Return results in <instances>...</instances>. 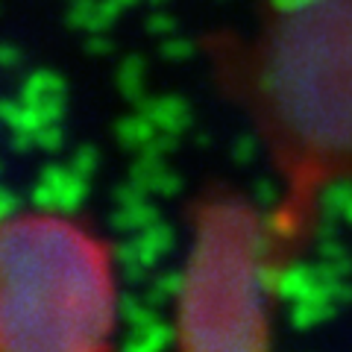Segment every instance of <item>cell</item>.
Listing matches in <instances>:
<instances>
[{
  "mask_svg": "<svg viewBox=\"0 0 352 352\" xmlns=\"http://www.w3.org/2000/svg\"><path fill=\"white\" fill-rule=\"evenodd\" d=\"M250 71H229L300 200L332 173H352V0L276 12Z\"/></svg>",
  "mask_w": 352,
  "mask_h": 352,
  "instance_id": "1",
  "label": "cell"
},
{
  "mask_svg": "<svg viewBox=\"0 0 352 352\" xmlns=\"http://www.w3.org/2000/svg\"><path fill=\"white\" fill-rule=\"evenodd\" d=\"M118 305L112 250L88 226L41 208L0 220V349H109Z\"/></svg>",
  "mask_w": 352,
  "mask_h": 352,
  "instance_id": "2",
  "label": "cell"
},
{
  "mask_svg": "<svg viewBox=\"0 0 352 352\" xmlns=\"http://www.w3.org/2000/svg\"><path fill=\"white\" fill-rule=\"evenodd\" d=\"M194 247L176 296V344L191 352L267 346V235L244 197L212 188L188 208Z\"/></svg>",
  "mask_w": 352,
  "mask_h": 352,
  "instance_id": "3",
  "label": "cell"
},
{
  "mask_svg": "<svg viewBox=\"0 0 352 352\" xmlns=\"http://www.w3.org/2000/svg\"><path fill=\"white\" fill-rule=\"evenodd\" d=\"M88 194V176L74 170L71 164H47L38 173L32 188V203L41 212H76Z\"/></svg>",
  "mask_w": 352,
  "mask_h": 352,
  "instance_id": "4",
  "label": "cell"
},
{
  "mask_svg": "<svg viewBox=\"0 0 352 352\" xmlns=\"http://www.w3.org/2000/svg\"><path fill=\"white\" fill-rule=\"evenodd\" d=\"M65 94H68V85L56 71H36L21 85V100L36 109L44 124H56L65 115Z\"/></svg>",
  "mask_w": 352,
  "mask_h": 352,
  "instance_id": "5",
  "label": "cell"
},
{
  "mask_svg": "<svg viewBox=\"0 0 352 352\" xmlns=\"http://www.w3.org/2000/svg\"><path fill=\"white\" fill-rule=\"evenodd\" d=\"M138 112H144L162 132H173V135H179V132H185L194 124L191 106L185 103L182 97H176V94L144 97V100L138 103Z\"/></svg>",
  "mask_w": 352,
  "mask_h": 352,
  "instance_id": "6",
  "label": "cell"
},
{
  "mask_svg": "<svg viewBox=\"0 0 352 352\" xmlns=\"http://www.w3.org/2000/svg\"><path fill=\"white\" fill-rule=\"evenodd\" d=\"M164 344H170V329L159 323V317L141 326H129L124 338V349H132V352H156Z\"/></svg>",
  "mask_w": 352,
  "mask_h": 352,
  "instance_id": "7",
  "label": "cell"
},
{
  "mask_svg": "<svg viewBox=\"0 0 352 352\" xmlns=\"http://www.w3.org/2000/svg\"><path fill=\"white\" fill-rule=\"evenodd\" d=\"M156 124L144 115V112H138V115H129V118H120L118 124H115V135H118V141L124 147H129V150H141L147 144V141H153L156 138Z\"/></svg>",
  "mask_w": 352,
  "mask_h": 352,
  "instance_id": "8",
  "label": "cell"
},
{
  "mask_svg": "<svg viewBox=\"0 0 352 352\" xmlns=\"http://www.w3.org/2000/svg\"><path fill=\"white\" fill-rule=\"evenodd\" d=\"M147 65H144V56L138 53H129V56L120 62V71H118V88L124 91L126 100L132 103H141L147 97L144 91V76H147Z\"/></svg>",
  "mask_w": 352,
  "mask_h": 352,
  "instance_id": "9",
  "label": "cell"
},
{
  "mask_svg": "<svg viewBox=\"0 0 352 352\" xmlns=\"http://www.w3.org/2000/svg\"><path fill=\"white\" fill-rule=\"evenodd\" d=\"M156 220H159L156 208H153L147 200H141V203L118 206V212L112 214V226L118 229V232L135 235V232H141V229H147L150 223H156Z\"/></svg>",
  "mask_w": 352,
  "mask_h": 352,
  "instance_id": "10",
  "label": "cell"
},
{
  "mask_svg": "<svg viewBox=\"0 0 352 352\" xmlns=\"http://www.w3.org/2000/svg\"><path fill=\"white\" fill-rule=\"evenodd\" d=\"M132 238H135L138 244L144 247V252H147L153 261L164 258L173 250V229L168 223H159V220H156V223H150L147 229H141V232H135Z\"/></svg>",
  "mask_w": 352,
  "mask_h": 352,
  "instance_id": "11",
  "label": "cell"
},
{
  "mask_svg": "<svg viewBox=\"0 0 352 352\" xmlns=\"http://www.w3.org/2000/svg\"><path fill=\"white\" fill-rule=\"evenodd\" d=\"M182 291V276L179 273H162V276H156L150 282V288H147V302L153 308H159L164 305L168 300H176Z\"/></svg>",
  "mask_w": 352,
  "mask_h": 352,
  "instance_id": "12",
  "label": "cell"
},
{
  "mask_svg": "<svg viewBox=\"0 0 352 352\" xmlns=\"http://www.w3.org/2000/svg\"><path fill=\"white\" fill-rule=\"evenodd\" d=\"M118 314H120V320L126 323V329H129V326H141V323L156 320V311H153V305H150V302H141V300H135V296H129V294L120 296Z\"/></svg>",
  "mask_w": 352,
  "mask_h": 352,
  "instance_id": "13",
  "label": "cell"
},
{
  "mask_svg": "<svg viewBox=\"0 0 352 352\" xmlns=\"http://www.w3.org/2000/svg\"><path fill=\"white\" fill-rule=\"evenodd\" d=\"M97 162H100V153H97V147L94 144H80L74 150V156H71V168L80 170L82 176H91L97 170Z\"/></svg>",
  "mask_w": 352,
  "mask_h": 352,
  "instance_id": "14",
  "label": "cell"
},
{
  "mask_svg": "<svg viewBox=\"0 0 352 352\" xmlns=\"http://www.w3.org/2000/svg\"><path fill=\"white\" fill-rule=\"evenodd\" d=\"M94 12H97V0H74L71 9H68V24H71V27H85V30H88Z\"/></svg>",
  "mask_w": 352,
  "mask_h": 352,
  "instance_id": "15",
  "label": "cell"
},
{
  "mask_svg": "<svg viewBox=\"0 0 352 352\" xmlns=\"http://www.w3.org/2000/svg\"><path fill=\"white\" fill-rule=\"evenodd\" d=\"M36 147H41V150H59V147H62L59 120H56V124H44V126L36 132Z\"/></svg>",
  "mask_w": 352,
  "mask_h": 352,
  "instance_id": "16",
  "label": "cell"
},
{
  "mask_svg": "<svg viewBox=\"0 0 352 352\" xmlns=\"http://www.w3.org/2000/svg\"><path fill=\"white\" fill-rule=\"evenodd\" d=\"M191 44L188 41H182V38H168V41H162V47L159 53L164 59H173V62H182V59H188L191 56Z\"/></svg>",
  "mask_w": 352,
  "mask_h": 352,
  "instance_id": "17",
  "label": "cell"
},
{
  "mask_svg": "<svg viewBox=\"0 0 352 352\" xmlns=\"http://www.w3.org/2000/svg\"><path fill=\"white\" fill-rule=\"evenodd\" d=\"M147 30L156 32V36H170V32H176V21L164 12H153L147 18Z\"/></svg>",
  "mask_w": 352,
  "mask_h": 352,
  "instance_id": "18",
  "label": "cell"
},
{
  "mask_svg": "<svg viewBox=\"0 0 352 352\" xmlns=\"http://www.w3.org/2000/svg\"><path fill=\"white\" fill-rule=\"evenodd\" d=\"M18 208H21V197H15L9 188H3V185H0V220L12 217Z\"/></svg>",
  "mask_w": 352,
  "mask_h": 352,
  "instance_id": "19",
  "label": "cell"
},
{
  "mask_svg": "<svg viewBox=\"0 0 352 352\" xmlns=\"http://www.w3.org/2000/svg\"><path fill=\"white\" fill-rule=\"evenodd\" d=\"M21 62V50L12 44H0V68H15Z\"/></svg>",
  "mask_w": 352,
  "mask_h": 352,
  "instance_id": "20",
  "label": "cell"
},
{
  "mask_svg": "<svg viewBox=\"0 0 352 352\" xmlns=\"http://www.w3.org/2000/svg\"><path fill=\"white\" fill-rule=\"evenodd\" d=\"M305 3H311V0H270V6L276 9V12H291V9H300Z\"/></svg>",
  "mask_w": 352,
  "mask_h": 352,
  "instance_id": "21",
  "label": "cell"
},
{
  "mask_svg": "<svg viewBox=\"0 0 352 352\" xmlns=\"http://www.w3.org/2000/svg\"><path fill=\"white\" fill-rule=\"evenodd\" d=\"M85 50L88 53H109V50H112V41H109V38H88Z\"/></svg>",
  "mask_w": 352,
  "mask_h": 352,
  "instance_id": "22",
  "label": "cell"
},
{
  "mask_svg": "<svg viewBox=\"0 0 352 352\" xmlns=\"http://www.w3.org/2000/svg\"><path fill=\"white\" fill-rule=\"evenodd\" d=\"M250 147H252V141H250V138H241L238 144L232 147V156H235L238 162H247V159H250Z\"/></svg>",
  "mask_w": 352,
  "mask_h": 352,
  "instance_id": "23",
  "label": "cell"
},
{
  "mask_svg": "<svg viewBox=\"0 0 352 352\" xmlns=\"http://www.w3.org/2000/svg\"><path fill=\"white\" fill-rule=\"evenodd\" d=\"M138 3V0H120V6H124V9H129V6H135Z\"/></svg>",
  "mask_w": 352,
  "mask_h": 352,
  "instance_id": "24",
  "label": "cell"
},
{
  "mask_svg": "<svg viewBox=\"0 0 352 352\" xmlns=\"http://www.w3.org/2000/svg\"><path fill=\"white\" fill-rule=\"evenodd\" d=\"M150 3H153V6H164V3H168V0H150Z\"/></svg>",
  "mask_w": 352,
  "mask_h": 352,
  "instance_id": "25",
  "label": "cell"
}]
</instances>
